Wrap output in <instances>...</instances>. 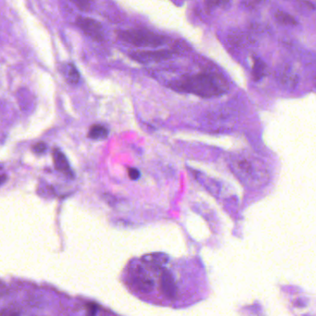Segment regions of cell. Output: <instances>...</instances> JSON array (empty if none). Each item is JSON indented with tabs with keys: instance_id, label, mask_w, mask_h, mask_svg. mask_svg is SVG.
I'll return each mask as SVG.
<instances>
[{
	"instance_id": "15",
	"label": "cell",
	"mask_w": 316,
	"mask_h": 316,
	"mask_svg": "<svg viewBox=\"0 0 316 316\" xmlns=\"http://www.w3.org/2000/svg\"><path fill=\"white\" fill-rule=\"evenodd\" d=\"M74 6L82 12H89L92 7L93 0H70Z\"/></svg>"
},
{
	"instance_id": "4",
	"label": "cell",
	"mask_w": 316,
	"mask_h": 316,
	"mask_svg": "<svg viewBox=\"0 0 316 316\" xmlns=\"http://www.w3.org/2000/svg\"><path fill=\"white\" fill-rule=\"evenodd\" d=\"M75 25L91 39L96 42H102L104 40L103 26L96 20L91 18L78 17L75 21Z\"/></svg>"
},
{
	"instance_id": "20",
	"label": "cell",
	"mask_w": 316,
	"mask_h": 316,
	"mask_svg": "<svg viewBox=\"0 0 316 316\" xmlns=\"http://www.w3.org/2000/svg\"><path fill=\"white\" fill-rule=\"evenodd\" d=\"M314 85H315L316 86V75H315V78H314Z\"/></svg>"
},
{
	"instance_id": "17",
	"label": "cell",
	"mask_w": 316,
	"mask_h": 316,
	"mask_svg": "<svg viewBox=\"0 0 316 316\" xmlns=\"http://www.w3.org/2000/svg\"><path fill=\"white\" fill-rule=\"evenodd\" d=\"M297 3L299 4V7L303 8L305 10H308V11L315 10V6L308 0H297Z\"/></svg>"
},
{
	"instance_id": "14",
	"label": "cell",
	"mask_w": 316,
	"mask_h": 316,
	"mask_svg": "<svg viewBox=\"0 0 316 316\" xmlns=\"http://www.w3.org/2000/svg\"><path fill=\"white\" fill-rule=\"evenodd\" d=\"M231 0H204V5L208 12L215 10L216 8L226 9L230 6Z\"/></svg>"
},
{
	"instance_id": "16",
	"label": "cell",
	"mask_w": 316,
	"mask_h": 316,
	"mask_svg": "<svg viewBox=\"0 0 316 316\" xmlns=\"http://www.w3.org/2000/svg\"><path fill=\"white\" fill-rule=\"evenodd\" d=\"M46 149H47V146L44 142L36 143L33 146V151L36 154H43L46 151Z\"/></svg>"
},
{
	"instance_id": "9",
	"label": "cell",
	"mask_w": 316,
	"mask_h": 316,
	"mask_svg": "<svg viewBox=\"0 0 316 316\" xmlns=\"http://www.w3.org/2000/svg\"><path fill=\"white\" fill-rule=\"evenodd\" d=\"M63 78L68 83L69 85H76L79 84L80 74L78 70L74 66L73 63H65L62 64L61 67Z\"/></svg>"
},
{
	"instance_id": "5",
	"label": "cell",
	"mask_w": 316,
	"mask_h": 316,
	"mask_svg": "<svg viewBox=\"0 0 316 316\" xmlns=\"http://www.w3.org/2000/svg\"><path fill=\"white\" fill-rule=\"evenodd\" d=\"M160 288L164 297L174 299L177 294V288L174 276L168 269H162L160 275Z\"/></svg>"
},
{
	"instance_id": "8",
	"label": "cell",
	"mask_w": 316,
	"mask_h": 316,
	"mask_svg": "<svg viewBox=\"0 0 316 316\" xmlns=\"http://www.w3.org/2000/svg\"><path fill=\"white\" fill-rule=\"evenodd\" d=\"M236 167H237V171H238V174L244 175L245 177H248V175H249L251 178H255L254 175H257V174L262 175L261 174V170L257 169L258 165L256 164H253L248 159H240V160H238Z\"/></svg>"
},
{
	"instance_id": "11",
	"label": "cell",
	"mask_w": 316,
	"mask_h": 316,
	"mask_svg": "<svg viewBox=\"0 0 316 316\" xmlns=\"http://www.w3.org/2000/svg\"><path fill=\"white\" fill-rule=\"evenodd\" d=\"M143 261L149 266H152L155 268H162L168 261V257L163 253H153V254L146 255L143 257Z\"/></svg>"
},
{
	"instance_id": "3",
	"label": "cell",
	"mask_w": 316,
	"mask_h": 316,
	"mask_svg": "<svg viewBox=\"0 0 316 316\" xmlns=\"http://www.w3.org/2000/svg\"><path fill=\"white\" fill-rule=\"evenodd\" d=\"M178 53L175 49H160V50H142L131 52L129 56L136 62L141 63L158 62L170 60Z\"/></svg>"
},
{
	"instance_id": "19",
	"label": "cell",
	"mask_w": 316,
	"mask_h": 316,
	"mask_svg": "<svg viewBox=\"0 0 316 316\" xmlns=\"http://www.w3.org/2000/svg\"><path fill=\"white\" fill-rule=\"evenodd\" d=\"M128 175L130 177L131 180L136 181L140 177V172L136 168H130L128 170Z\"/></svg>"
},
{
	"instance_id": "12",
	"label": "cell",
	"mask_w": 316,
	"mask_h": 316,
	"mask_svg": "<svg viewBox=\"0 0 316 316\" xmlns=\"http://www.w3.org/2000/svg\"><path fill=\"white\" fill-rule=\"evenodd\" d=\"M275 19L279 24H282L284 26H290L294 27L298 25V21L295 18L290 15L289 13L283 11H277L275 13Z\"/></svg>"
},
{
	"instance_id": "13",
	"label": "cell",
	"mask_w": 316,
	"mask_h": 316,
	"mask_svg": "<svg viewBox=\"0 0 316 316\" xmlns=\"http://www.w3.org/2000/svg\"><path fill=\"white\" fill-rule=\"evenodd\" d=\"M108 136H109V130L101 124H95L91 126L90 130L88 133V136L91 139H95V140L105 139L107 138Z\"/></svg>"
},
{
	"instance_id": "10",
	"label": "cell",
	"mask_w": 316,
	"mask_h": 316,
	"mask_svg": "<svg viewBox=\"0 0 316 316\" xmlns=\"http://www.w3.org/2000/svg\"><path fill=\"white\" fill-rule=\"evenodd\" d=\"M267 67L265 62L258 57H253V66H252V78L255 82H259L266 76Z\"/></svg>"
},
{
	"instance_id": "6",
	"label": "cell",
	"mask_w": 316,
	"mask_h": 316,
	"mask_svg": "<svg viewBox=\"0 0 316 316\" xmlns=\"http://www.w3.org/2000/svg\"><path fill=\"white\" fill-rule=\"evenodd\" d=\"M134 282L136 288H138V290L143 293H150L155 286L152 279L148 277L146 272L143 271V269L140 267H138L135 271Z\"/></svg>"
},
{
	"instance_id": "2",
	"label": "cell",
	"mask_w": 316,
	"mask_h": 316,
	"mask_svg": "<svg viewBox=\"0 0 316 316\" xmlns=\"http://www.w3.org/2000/svg\"><path fill=\"white\" fill-rule=\"evenodd\" d=\"M116 34L119 40L142 47H158L169 41V38L164 34L144 28L119 30L116 31Z\"/></svg>"
},
{
	"instance_id": "1",
	"label": "cell",
	"mask_w": 316,
	"mask_h": 316,
	"mask_svg": "<svg viewBox=\"0 0 316 316\" xmlns=\"http://www.w3.org/2000/svg\"><path fill=\"white\" fill-rule=\"evenodd\" d=\"M170 87L177 92L193 94L204 98L222 96L228 90V85L224 77L209 73L184 75L179 79L172 81Z\"/></svg>"
},
{
	"instance_id": "7",
	"label": "cell",
	"mask_w": 316,
	"mask_h": 316,
	"mask_svg": "<svg viewBox=\"0 0 316 316\" xmlns=\"http://www.w3.org/2000/svg\"><path fill=\"white\" fill-rule=\"evenodd\" d=\"M53 160H54V165L57 171L64 174V175L68 176L70 178H74V173L71 169L68 161L65 157V155L60 149L55 148L53 150Z\"/></svg>"
},
{
	"instance_id": "18",
	"label": "cell",
	"mask_w": 316,
	"mask_h": 316,
	"mask_svg": "<svg viewBox=\"0 0 316 316\" xmlns=\"http://www.w3.org/2000/svg\"><path fill=\"white\" fill-rule=\"evenodd\" d=\"M85 310L87 314H90V315H95L98 310V306L95 304V303H88V304L85 306Z\"/></svg>"
},
{
	"instance_id": "21",
	"label": "cell",
	"mask_w": 316,
	"mask_h": 316,
	"mask_svg": "<svg viewBox=\"0 0 316 316\" xmlns=\"http://www.w3.org/2000/svg\"><path fill=\"white\" fill-rule=\"evenodd\" d=\"M257 1H264V0H257Z\"/></svg>"
}]
</instances>
